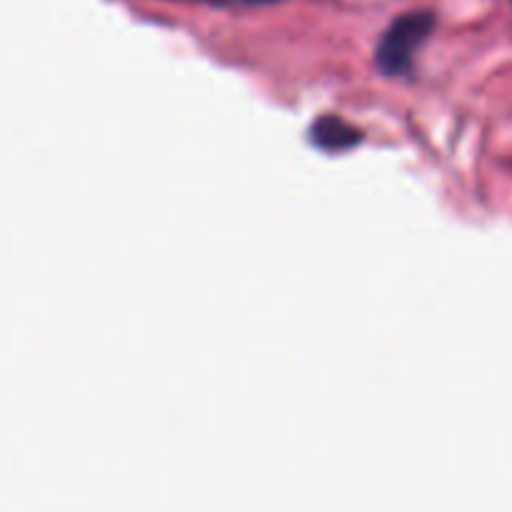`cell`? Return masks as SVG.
<instances>
[{
	"label": "cell",
	"instance_id": "1",
	"mask_svg": "<svg viewBox=\"0 0 512 512\" xmlns=\"http://www.w3.org/2000/svg\"><path fill=\"white\" fill-rule=\"evenodd\" d=\"M433 30L435 15L428 10H415V13L395 18L375 48V68L383 73V78H410L415 68V55L428 43Z\"/></svg>",
	"mask_w": 512,
	"mask_h": 512
},
{
	"label": "cell",
	"instance_id": "3",
	"mask_svg": "<svg viewBox=\"0 0 512 512\" xmlns=\"http://www.w3.org/2000/svg\"><path fill=\"white\" fill-rule=\"evenodd\" d=\"M215 5H263V3H275V0H208Z\"/></svg>",
	"mask_w": 512,
	"mask_h": 512
},
{
	"label": "cell",
	"instance_id": "2",
	"mask_svg": "<svg viewBox=\"0 0 512 512\" xmlns=\"http://www.w3.org/2000/svg\"><path fill=\"white\" fill-rule=\"evenodd\" d=\"M308 138L315 148L325 153H345L363 140V133L338 115H323L310 125Z\"/></svg>",
	"mask_w": 512,
	"mask_h": 512
}]
</instances>
